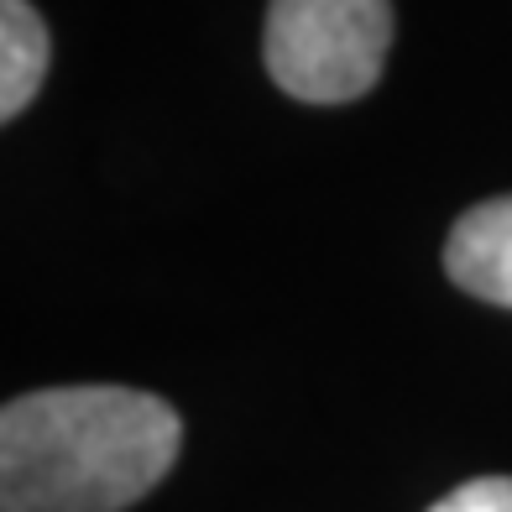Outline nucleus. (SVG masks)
I'll return each mask as SVG.
<instances>
[{
	"mask_svg": "<svg viewBox=\"0 0 512 512\" xmlns=\"http://www.w3.org/2000/svg\"><path fill=\"white\" fill-rule=\"evenodd\" d=\"M48 74V27L27 0H0V115L16 121Z\"/></svg>",
	"mask_w": 512,
	"mask_h": 512,
	"instance_id": "20e7f679",
	"label": "nucleus"
},
{
	"mask_svg": "<svg viewBox=\"0 0 512 512\" xmlns=\"http://www.w3.org/2000/svg\"><path fill=\"white\" fill-rule=\"evenodd\" d=\"M392 48L387 0H272L267 74L309 105H340L377 84Z\"/></svg>",
	"mask_w": 512,
	"mask_h": 512,
	"instance_id": "f03ea898",
	"label": "nucleus"
},
{
	"mask_svg": "<svg viewBox=\"0 0 512 512\" xmlns=\"http://www.w3.org/2000/svg\"><path fill=\"white\" fill-rule=\"evenodd\" d=\"M445 272L455 288L512 309V194L465 209L445 241Z\"/></svg>",
	"mask_w": 512,
	"mask_h": 512,
	"instance_id": "7ed1b4c3",
	"label": "nucleus"
},
{
	"mask_svg": "<svg viewBox=\"0 0 512 512\" xmlns=\"http://www.w3.org/2000/svg\"><path fill=\"white\" fill-rule=\"evenodd\" d=\"M429 512H512V476H476L439 497Z\"/></svg>",
	"mask_w": 512,
	"mask_h": 512,
	"instance_id": "39448f33",
	"label": "nucleus"
},
{
	"mask_svg": "<svg viewBox=\"0 0 512 512\" xmlns=\"http://www.w3.org/2000/svg\"><path fill=\"white\" fill-rule=\"evenodd\" d=\"M178 413L131 387H48L0 413V512H121L173 471Z\"/></svg>",
	"mask_w": 512,
	"mask_h": 512,
	"instance_id": "f257e3e1",
	"label": "nucleus"
}]
</instances>
